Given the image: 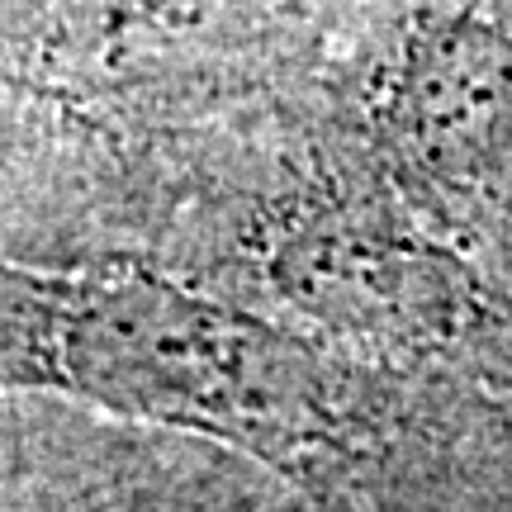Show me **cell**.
I'll use <instances>...</instances> for the list:
<instances>
[{
  "label": "cell",
  "mask_w": 512,
  "mask_h": 512,
  "mask_svg": "<svg viewBox=\"0 0 512 512\" xmlns=\"http://www.w3.org/2000/svg\"><path fill=\"white\" fill-rule=\"evenodd\" d=\"M0 380L285 456L318 422L309 351L271 323L147 271L43 275L0 261Z\"/></svg>",
  "instance_id": "6da1fadb"
},
{
  "label": "cell",
  "mask_w": 512,
  "mask_h": 512,
  "mask_svg": "<svg viewBox=\"0 0 512 512\" xmlns=\"http://www.w3.org/2000/svg\"><path fill=\"white\" fill-rule=\"evenodd\" d=\"M370 138L441 219L512 204V0H370L356 10Z\"/></svg>",
  "instance_id": "7a4b0ae2"
}]
</instances>
